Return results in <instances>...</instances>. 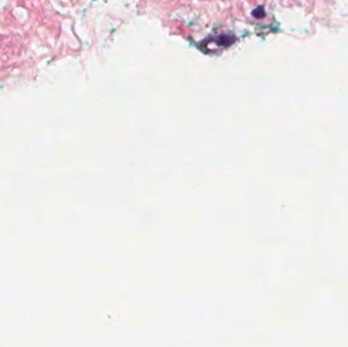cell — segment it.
<instances>
[{"mask_svg": "<svg viewBox=\"0 0 348 347\" xmlns=\"http://www.w3.org/2000/svg\"><path fill=\"white\" fill-rule=\"evenodd\" d=\"M251 15L253 17L257 18V19H263L266 17V13H265V8L263 6H258L257 8H255L253 11H251Z\"/></svg>", "mask_w": 348, "mask_h": 347, "instance_id": "6da1fadb", "label": "cell"}]
</instances>
